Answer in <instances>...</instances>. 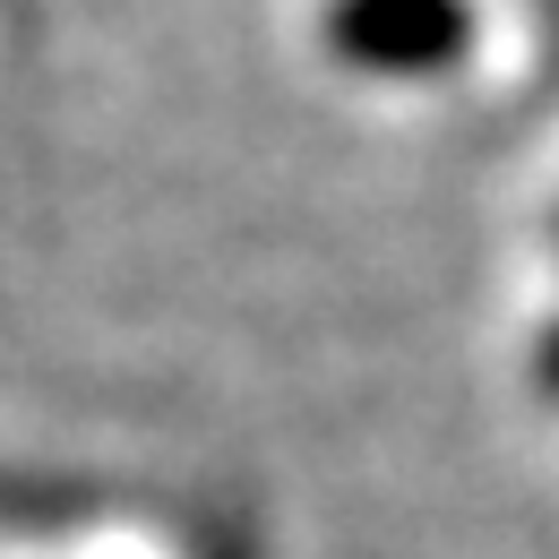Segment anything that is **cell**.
Segmentation results:
<instances>
[{"instance_id":"obj_1","label":"cell","mask_w":559,"mask_h":559,"mask_svg":"<svg viewBox=\"0 0 559 559\" xmlns=\"http://www.w3.org/2000/svg\"><path fill=\"white\" fill-rule=\"evenodd\" d=\"M328 52L370 78H448L474 52V0H328Z\"/></svg>"},{"instance_id":"obj_2","label":"cell","mask_w":559,"mask_h":559,"mask_svg":"<svg viewBox=\"0 0 559 559\" xmlns=\"http://www.w3.org/2000/svg\"><path fill=\"white\" fill-rule=\"evenodd\" d=\"M207 559H250V543H233V534H224V543H215Z\"/></svg>"},{"instance_id":"obj_3","label":"cell","mask_w":559,"mask_h":559,"mask_svg":"<svg viewBox=\"0 0 559 559\" xmlns=\"http://www.w3.org/2000/svg\"><path fill=\"white\" fill-rule=\"evenodd\" d=\"M543 379H551V388H559V336H551V345H543Z\"/></svg>"}]
</instances>
